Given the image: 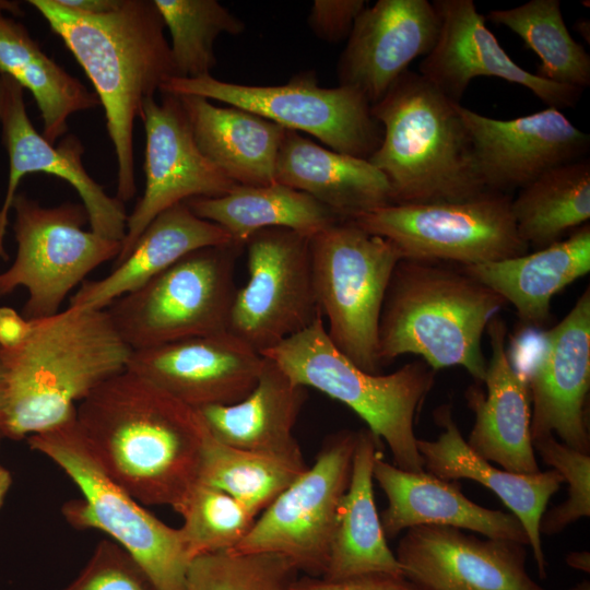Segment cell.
I'll return each mask as SVG.
<instances>
[{
  "label": "cell",
  "instance_id": "1",
  "mask_svg": "<svg viewBox=\"0 0 590 590\" xmlns=\"http://www.w3.org/2000/svg\"><path fill=\"white\" fill-rule=\"evenodd\" d=\"M76 422L106 473L142 505L176 510L198 482V412L128 368L78 404Z\"/></svg>",
  "mask_w": 590,
  "mask_h": 590
},
{
  "label": "cell",
  "instance_id": "2",
  "mask_svg": "<svg viewBox=\"0 0 590 590\" xmlns=\"http://www.w3.org/2000/svg\"><path fill=\"white\" fill-rule=\"evenodd\" d=\"M64 43L87 78L106 116L117 158V198L135 192L133 127L146 99L175 69L164 22L150 0H121L106 14L71 11L56 0L28 1Z\"/></svg>",
  "mask_w": 590,
  "mask_h": 590
},
{
  "label": "cell",
  "instance_id": "3",
  "mask_svg": "<svg viewBox=\"0 0 590 590\" xmlns=\"http://www.w3.org/2000/svg\"><path fill=\"white\" fill-rule=\"evenodd\" d=\"M19 346L1 350L2 437L19 440L51 430L76 415L78 404L127 368L132 350L106 309L68 307L33 319Z\"/></svg>",
  "mask_w": 590,
  "mask_h": 590
},
{
  "label": "cell",
  "instance_id": "4",
  "mask_svg": "<svg viewBox=\"0 0 590 590\" xmlns=\"http://www.w3.org/2000/svg\"><path fill=\"white\" fill-rule=\"evenodd\" d=\"M505 304L461 267L401 259L379 318V362L382 366L415 354L435 371L460 366L483 384L487 366L483 333Z\"/></svg>",
  "mask_w": 590,
  "mask_h": 590
},
{
  "label": "cell",
  "instance_id": "5",
  "mask_svg": "<svg viewBox=\"0 0 590 590\" xmlns=\"http://www.w3.org/2000/svg\"><path fill=\"white\" fill-rule=\"evenodd\" d=\"M459 105L408 70L371 106L382 140L368 161L388 179L393 204L463 201L486 190Z\"/></svg>",
  "mask_w": 590,
  "mask_h": 590
},
{
  "label": "cell",
  "instance_id": "6",
  "mask_svg": "<svg viewBox=\"0 0 590 590\" xmlns=\"http://www.w3.org/2000/svg\"><path fill=\"white\" fill-rule=\"evenodd\" d=\"M261 355L294 384L315 388L353 410L387 444L396 467L425 471L414 420L434 387L436 371L424 361L408 363L388 375L367 373L335 347L322 317Z\"/></svg>",
  "mask_w": 590,
  "mask_h": 590
},
{
  "label": "cell",
  "instance_id": "7",
  "mask_svg": "<svg viewBox=\"0 0 590 590\" xmlns=\"http://www.w3.org/2000/svg\"><path fill=\"white\" fill-rule=\"evenodd\" d=\"M26 439L31 449L49 458L80 489L81 498L62 506L69 524L107 533L137 559L157 590H184L190 558L180 530L153 516L106 473L76 415Z\"/></svg>",
  "mask_w": 590,
  "mask_h": 590
},
{
  "label": "cell",
  "instance_id": "8",
  "mask_svg": "<svg viewBox=\"0 0 590 590\" xmlns=\"http://www.w3.org/2000/svg\"><path fill=\"white\" fill-rule=\"evenodd\" d=\"M316 300L335 347L378 374V326L387 288L402 259L388 239L339 221L309 239Z\"/></svg>",
  "mask_w": 590,
  "mask_h": 590
},
{
  "label": "cell",
  "instance_id": "9",
  "mask_svg": "<svg viewBox=\"0 0 590 590\" xmlns=\"http://www.w3.org/2000/svg\"><path fill=\"white\" fill-rule=\"evenodd\" d=\"M245 247L231 241L197 249L106 309L132 351L228 330Z\"/></svg>",
  "mask_w": 590,
  "mask_h": 590
},
{
  "label": "cell",
  "instance_id": "10",
  "mask_svg": "<svg viewBox=\"0 0 590 590\" xmlns=\"http://www.w3.org/2000/svg\"><path fill=\"white\" fill-rule=\"evenodd\" d=\"M511 200L508 193L485 190L463 201L390 204L350 222L391 241L402 259L468 267L528 252Z\"/></svg>",
  "mask_w": 590,
  "mask_h": 590
},
{
  "label": "cell",
  "instance_id": "11",
  "mask_svg": "<svg viewBox=\"0 0 590 590\" xmlns=\"http://www.w3.org/2000/svg\"><path fill=\"white\" fill-rule=\"evenodd\" d=\"M11 209L17 252L0 274V297L25 287L28 298L22 316L28 320L59 312L68 294L88 273L120 253L121 241L82 228L88 222L83 204L45 208L21 193Z\"/></svg>",
  "mask_w": 590,
  "mask_h": 590
},
{
  "label": "cell",
  "instance_id": "12",
  "mask_svg": "<svg viewBox=\"0 0 590 590\" xmlns=\"http://www.w3.org/2000/svg\"><path fill=\"white\" fill-rule=\"evenodd\" d=\"M161 93L220 101L271 120L284 129L317 138L330 150L368 160L382 140L371 105L354 88L321 87L314 72L293 75L281 85H246L212 75L172 78Z\"/></svg>",
  "mask_w": 590,
  "mask_h": 590
},
{
  "label": "cell",
  "instance_id": "13",
  "mask_svg": "<svg viewBox=\"0 0 590 590\" xmlns=\"http://www.w3.org/2000/svg\"><path fill=\"white\" fill-rule=\"evenodd\" d=\"M356 437L357 432L350 429L328 436L315 464L261 512L231 551L279 554L298 573L322 577L339 505L351 479Z\"/></svg>",
  "mask_w": 590,
  "mask_h": 590
},
{
  "label": "cell",
  "instance_id": "14",
  "mask_svg": "<svg viewBox=\"0 0 590 590\" xmlns=\"http://www.w3.org/2000/svg\"><path fill=\"white\" fill-rule=\"evenodd\" d=\"M309 239L274 227L256 232L245 244L248 278L236 291L228 331L260 354L322 317Z\"/></svg>",
  "mask_w": 590,
  "mask_h": 590
},
{
  "label": "cell",
  "instance_id": "15",
  "mask_svg": "<svg viewBox=\"0 0 590 590\" xmlns=\"http://www.w3.org/2000/svg\"><path fill=\"white\" fill-rule=\"evenodd\" d=\"M144 102L141 120L145 131V188L128 215L121 250L123 260L146 226L163 211L192 198L227 193L236 184L199 150L177 95L162 93Z\"/></svg>",
  "mask_w": 590,
  "mask_h": 590
},
{
  "label": "cell",
  "instance_id": "16",
  "mask_svg": "<svg viewBox=\"0 0 590 590\" xmlns=\"http://www.w3.org/2000/svg\"><path fill=\"white\" fill-rule=\"evenodd\" d=\"M0 125L9 155V181L0 209V257L8 260L4 237L9 212L21 179L26 174L45 173L68 181L79 193L91 231L122 241L128 214L123 202L108 196L83 166L84 146L74 134L64 135L58 145L48 142L31 122L24 103V88L12 78L0 74Z\"/></svg>",
  "mask_w": 590,
  "mask_h": 590
},
{
  "label": "cell",
  "instance_id": "17",
  "mask_svg": "<svg viewBox=\"0 0 590 590\" xmlns=\"http://www.w3.org/2000/svg\"><path fill=\"white\" fill-rule=\"evenodd\" d=\"M474 168L486 190L522 188L556 166L586 157L590 137L554 107L534 114L496 119L462 104Z\"/></svg>",
  "mask_w": 590,
  "mask_h": 590
},
{
  "label": "cell",
  "instance_id": "18",
  "mask_svg": "<svg viewBox=\"0 0 590 590\" xmlns=\"http://www.w3.org/2000/svg\"><path fill=\"white\" fill-rule=\"evenodd\" d=\"M541 338V352L526 374L531 438L557 435L567 446L590 453L589 286L568 314Z\"/></svg>",
  "mask_w": 590,
  "mask_h": 590
},
{
  "label": "cell",
  "instance_id": "19",
  "mask_svg": "<svg viewBox=\"0 0 590 590\" xmlns=\"http://www.w3.org/2000/svg\"><path fill=\"white\" fill-rule=\"evenodd\" d=\"M439 31L418 73L455 103L477 76H495L531 91L548 107H574L583 91L540 78L518 66L487 28L473 0H435Z\"/></svg>",
  "mask_w": 590,
  "mask_h": 590
},
{
  "label": "cell",
  "instance_id": "20",
  "mask_svg": "<svg viewBox=\"0 0 590 590\" xmlns=\"http://www.w3.org/2000/svg\"><path fill=\"white\" fill-rule=\"evenodd\" d=\"M526 545L445 526L406 530L396 557L423 590H545L527 571Z\"/></svg>",
  "mask_w": 590,
  "mask_h": 590
},
{
  "label": "cell",
  "instance_id": "21",
  "mask_svg": "<svg viewBox=\"0 0 590 590\" xmlns=\"http://www.w3.org/2000/svg\"><path fill=\"white\" fill-rule=\"evenodd\" d=\"M263 355L228 330L132 351L127 368L198 410L246 398Z\"/></svg>",
  "mask_w": 590,
  "mask_h": 590
},
{
  "label": "cell",
  "instance_id": "22",
  "mask_svg": "<svg viewBox=\"0 0 590 590\" xmlns=\"http://www.w3.org/2000/svg\"><path fill=\"white\" fill-rule=\"evenodd\" d=\"M439 16L427 0H378L354 22L340 55L339 85L359 92L373 106L434 47Z\"/></svg>",
  "mask_w": 590,
  "mask_h": 590
},
{
  "label": "cell",
  "instance_id": "23",
  "mask_svg": "<svg viewBox=\"0 0 590 590\" xmlns=\"http://www.w3.org/2000/svg\"><path fill=\"white\" fill-rule=\"evenodd\" d=\"M491 357L483 384L465 392L475 421L469 447L483 459L518 474L540 472L532 446L531 406L526 374L511 359L505 321L495 316L488 323Z\"/></svg>",
  "mask_w": 590,
  "mask_h": 590
},
{
  "label": "cell",
  "instance_id": "24",
  "mask_svg": "<svg viewBox=\"0 0 590 590\" xmlns=\"http://www.w3.org/2000/svg\"><path fill=\"white\" fill-rule=\"evenodd\" d=\"M373 477L386 494L387 508L379 515L387 539L418 526H445L473 531L485 538L529 545L519 519L511 512L485 508L470 500L458 481L429 472H410L378 457Z\"/></svg>",
  "mask_w": 590,
  "mask_h": 590
},
{
  "label": "cell",
  "instance_id": "25",
  "mask_svg": "<svg viewBox=\"0 0 590 590\" xmlns=\"http://www.w3.org/2000/svg\"><path fill=\"white\" fill-rule=\"evenodd\" d=\"M442 432L436 440L417 438V450L424 469L445 481L469 479L494 492L521 522L533 551L541 578L546 576V562L540 533V521L550 498L564 483L554 469L533 474H518L498 469L476 455L462 437L449 404L434 411Z\"/></svg>",
  "mask_w": 590,
  "mask_h": 590
},
{
  "label": "cell",
  "instance_id": "26",
  "mask_svg": "<svg viewBox=\"0 0 590 590\" xmlns=\"http://www.w3.org/2000/svg\"><path fill=\"white\" fill-rule=\"evenodd\" d=\"M274 180L309 194L340 221L393 204L388 179L368 160L326 149L293 130H285Z\"/></svg>",
  "mask_w": 590,
  "mask_h": 590
},
{
  "label": "cell",
  "instance_id": "27",
  "mask_svg": "<svg viewBox=\"0 0 590 590\" xmlns=\"http://www.w3.org/2000/svg\"><path fill=\"white\" fill-rule=\"evenodd\" d=\"M263 357L257 384L246 398L196 411L208 432L227 446L305 461L293 428L307 388L294 384L273 361Z\"/></svg>",
  "mask_w": 590,
  "mask_h": 590
},
{
  "label": "cell",
  "instance_id": "28",
  "mask_svg": "<svg viewBox=\"0 0 590 590\" xmlns=\"http://www.w3.org/2000/svg\"><path fill=\"white\" fill-rule=\"evenodd\" d=\"M232 241L216 224L197 216L182 202L160 213L142 232L130 252L99 280H85L69 307L105 309L134 292L186 255Z\"/></svg>",
  "mask_w": 590,
  "mask_h": 590
},
{
  "label": "cell",
  "instance_id": "29",
  "mask_svg": "<svg viewBox=\"0 0 590 590\" xmlns=\"http://www.w3.org/2000/svg\"><path fill=\"white\" fill-rule=\"evenodd\" d=\"M461 268L512 305L523 326L544 327L552 298L590 271V224L532 253Z\"/></svg>",
  "mask_w": 590,
  "mask_h": 590
},
{
  "label": "cell",
  "instance_id": "30",
  "mask_svg": "<svg viewBox=\"0 0 590 590\" xmlns=\"http://www.w3.org/2000/svg\"><path fill=\"white\" fill-rule=\"evenodd\" d=\"M201 153L236 185L275 182L274 169L285 130L238 107H217L196 95H177Z\"/></svg>",
  "mask_w": 590,
  "mask_h": 590
},
{
  "label": "cell",
  "instance_id": "31",
  "mask_svg": "<svg viewBox=\"0 0 590 590\" xmlns=\"http://www.w3.org/2000/svg\"><path fill=\"white\" fill-rule=\"evenodd\" d=\"M382 441L368 428L357 430L352 473L339 505L326 579L384 573L405 576L390 550L376 508L373 470Z\"/></svg>",
  "mask_w": 590,
  "mask_h": 590
},
{
  "label": "cell",
  "instance_id": "32",
  "mask_svg": "<svg viewBox=\"0 0 590 590\" xmlns=\"http://www.w3.org/2000/svg\"><path fill=\"white\" fill-rule=\"evenodd\" d=\"M7 12L23 13L17 3L0 0V74L31 91L43 119V137L56 144L68 131L69 117L99 106V99L48 57L26 27Z\"/></svg>",
  "mask_w": 590,
  "mask_h": 590
},
{
  "label": "cell",
  "instance_id": "33",
  "mask_svg": "<svg viewBox=\"0 0 590 590\" xmlns=\"http://www.w3.org/2000/svg\"><path fill=\"white\" fill-rule=\"evenodd\" d=\"M185 203L244 247L252 234L264 228H287L310 238L340 221L309 194L278 182L236 185L223 196L192 198Z\"/></svg>",
  "mask_w": 590,
  "mask_h": 590
},
{
  "label": "cell",
  "instance_id": "34",
  "mask_svg": "<svg viewBox=\"0 0 590 590\" xmlns=\"http://www.w3.org/2000/svg\"><path fill=\"white\" fill-rule=\"evenodd\" d=\"M520 237L538 249L589 223L590 160L583 157L543 173L511 200Z\"/></svg>",
  "mask_w": 590,
  "mask_h": 590
},
{
  "label": "cell",
  "instance_id": "35",
  "mask_svg": "<svg viewBox=\"0 0 590 590\" xmlns=\"http://www.w3.org/2000/svg\"><path fill=\"white\" fill-rule=\"evenodd\" d=\"M307 469L305 461L227 446L205 428L198 482L223 491L257 517Z\"/></svg>",
  "mask_w": 590,
  "mask_h": 590
},
{
  "label": "cell",
  "instance_id": "36",
  "mask_svg": "<svg viewBox=\"0 0 590 590\" xmlns=\"http://www.w3.org/2000/svg\"><path fill=\"white\" fill-rule=\"evenodd\" d=\"M517 34L541 60L540 78L583 91L590 85V56L566 27L558 0H530L486 16Z\"/></svg>",
  "mask_w": 590,
  "mask_h": 590
},
{
  "label": "cell",
  "instance_id": "37",
  "mask_svg": "<svg viewBox=\"0 0 590 590\" xmlns=\"http://www.w3.org/2000/svg\"><path fill=\"white\" fill-rule=\"evenodd\" d=\"M153 2L170 34L175 78L211 75L216 66L214 42L219 35L245 32V23L216 0Z\"/></svg>",
  "mask_w": 590,
  "mask_h": 590
},
{
  "label": "cell",
  "instance_id": "38",
  "mask_svg": "<svg viewBox=\"0 0 590 590\" xmlns=\"http://www.w3.org/2000/svg\"><path fill=\"white\" fill-rule=\"evenodd\" d=\"M175 511L184 520L179 530L190 560L199 555L234 550L257 518L228 494L199 482Z\"/></svg>",
  "mask_w": 590,
  "mask_h": 590
},
{
  "label": "cell",
  "instance_id": "39",
  "mask_svg": "<svg viewBox=\"0 0 590 590\" xmlns=\"http://www.w3.org/2000/svg\"><path fill=\"white\" fill-rule=\"evenodd\" d=\"M298 574L279 554L221 551L190 560L184 590H290Z\"/></svg>",
  "mask_w": 590,
  "mask_h": 590
},
{
  "label": "cell",
  "instance_id": "40",
  "mask_svg": "<svg viewBox=\"0 0 590 590\" xmlns=\"http://www.w3.org/2000/svg\"><path fill=\"white\" fill-rule=\"evenodd\" d=\"M532 446L568 484L567 499L544 512L540 521L541 535H554L590 516V453L558 441L553 434L532 438Z\"/></svg>",
  "mask_w": 590,
  "mask_h": 590
},
{
  "label": "cell",
  "instance_id": "41",
  "mask_svg": "<svg viewBox=\"0 0 590 590\" xmlns=\"http://www.w3.org/2000/svg\"><path fill=\"white\" fill-rule=\"evenodd\" d=\"M61 590H157L149 575L110 539L98 542L76 578Z\"/></svg>",
  "mask_w": 590,
  "mask_h": 590
},
{
  "label": "cell",
  "instance_id": "42",
  "mask_svg": "<svg viewBox=\"0 0 590 590\" xmlns=\"http://www.w3.org/2000/svg\"><path fill=\"white\" fill-rule=\"evenodd\" d=\"M364 0H316L308 14L311 32L327 43L347 39L355 20L368 5Z\"/></svg>",
  "mask_w": 590,
  "mask_h": 590
},
{
  "label": "cell",
  "instance_id": "43",
  "mask_svg": "<svg viewBox=\"0 0 590 590\" xmlns=\"http://www.w3.org/2000/svg\"><path fill=\"white\" fill-rule=\"evenodd\" d=\"M290 590H423L405 576L371 573L343 579L304 576Z\"/></svg>",
  "mask_w": 590,
  "mask_h": 590
},
{
  "label": "cell",
  "instance_id": "44",
  "mask_svg": "<svg viewBox=\"0 0 590 590\" xmlns=\"http://www.w3.org/2000/svg\"><path fill=\"white\" fill-rule=\"evenodd\" d=\"M33 330V321L11 307H0V349L10 350L22 344Z\"/></svg>",
  "mask_w": 590,
  "mask_h": 590
},
{
  "label": "cell",
  "instance_id": "45",
  "mask_svg": "<svg viewBox=\"0 0 590 590\" xmlns=\"http://www.w3.org/2000/svg\"><path fill=\"white\" fill-rule=\"evenodd\" d=\"M60 5L82 14L101 15L116 10L121 0H56Z\"/></svg>",
  "mask_w": 590,
  "mask_h": 590
},
{
  "label": "cell",
  "instance_id": "46",
  "mask_svg": "<svg viewBox=\"0 0 590 590\" xmlns=\"http://www.w3.org/2000/svg\"><path fill=\"white\" fill-rule=\"evenodd\" d=\"M566 563L583 573L590 571V554L588 551L571 552L566 556Z\"/></svg>",
  "mask_w": 590,
  "mask_h": 590
},
{
  "label": "cell",
  "instance_id": "47",
  "mask_svg": "<svg viewBox=\"0 0 590 590\" xmlns=\"http://www.w3.org/2000/svg\"><path fill=\"white\" fill-rule=\"evenodd\" d=\"M11 472L0 464V508L2 507L5 496L12 485Z\"/></svg>",
  "mask_w": 590,
  "mask_h": 590
},
{
  "label": "cell",
  "instance_id": "48",
  "mask_svg": "<svg viewBox=\"0 0 590 590\" xmlns=\"http://www.w3.org/2000/svg\"><path fill=\"white\" fill-rule=\"evenodd\" d=\"M3 397H4V368H3V362H2V355L0 350V413L3 404ZM2 438L1 430H0V439Z\"/></svg>",
  "mask_w": 590,
  "mask_h": 590
},
{
  "label": "cell",
  "instance_id": "49",
  "mask_svg": "<svg viewBox=\"0 0 590 590\" xmlns=\"http://www.w3.org/2000/svg\"><path fill=\"white\" fill-rule=\"evenodd\" d=\"M568 590H590V582L588 580H583Z\"/></svg>",
  "mask_w": 590,
  "mask_h": 590
}]
</instances>
